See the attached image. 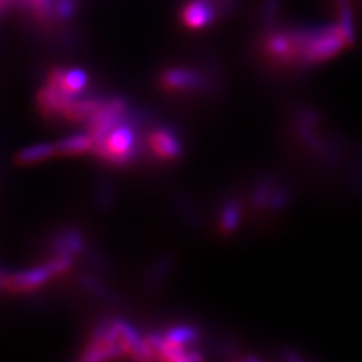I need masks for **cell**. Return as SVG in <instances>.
<instances>
[{"label":"cell","mask_w":362,"mask_h":362,"mask_svg":"<svg viewBox=\"0 0 362 362\" xmlns=\"http://www.w3.org/2000/svg\"><path fill=\"white\" fill-rule=\"evenodd\" d=\"M74 98L76 97L68 95L62 93V90L47 85L44 86L38 94V109L45 118L56 119L59 117H64L65 109L70 106Z\"/></svg>","instance_id":"obj_7"},{"label":"cell","mask_w":362,"mask_h":362,"mask_svg":"<svg viewBox=\"0 0 362 362\" xmlns=\"http://www.w3.org/2000/svg\"><path fill=\"white\" fill-rule=\"evenodd\" d=\"M181 23L189 29H202L218 20V9L213 0H187L181 8Z\"/></svg>","instance_id":"obj_3"},{"label":"cell","mask_w":362,"mask_h":362,"mask_svg":"<svg viewBox=\"0 0 362 362\" xmlns=\"http://www.w3.org/2000/svg\"><path fill=\"white\" fill-rule=\"evenodd\" d=\"M93 153L109 165L126 166L138 153L136 148V132L130 122L119 121L103 141L94 145Z\"/></svg>","instance_id":"obj_1"},{"label":"cell","mask_w":362,"mask_h":362,"mask_svg":"<svg viewBox=\"0 0 362 362\" xmlns=\"http://www.w3.org/2000/svg\"><path fill=\"white\" fill-rule=\"evenodd\" d=\"M240 223V206L234 201L225 204L221 213V230L223 233H233Z\"/></svg>","instance_id":"obj_13"},{"label":"cell","mask_w":362,"mask_h":362,"mask_svg":"<svg viewBox=\"0 0 362 362\" xmlns=\"http://www.w3.org/2000/svg\"><path fill=\"white\" fill-rule=\"evenodd\" d=\"M160 85L168 89L180 93V90H195L202 85V77L186 68H169L160 76Z\"/></svg>","instance_id":"obj_8"},{"label":"cell","mask_w":362,"mask_h":362,"mask_svg":"<svg viewBox=\"0 0 362 362\" xmlns=\"http://www.w3.org/2000/svg\"><path fill=\"white\" fill-rule=\"evenodd\" d=\"M25 4L42 21H47L54 13V5H52V0H25Z\"/></svg>","instance_id":"obj_14"},{"label":"cell","mask_w":362,"mask_h":362,"mask_svg":"<svg viewBox=\"0 0 362 362\" xmlns=\"http://www.w3.org/2000/svg\"><path fill=\"white\" fill-rule=\"evenodd\" d=\"M9 2H11V0H0V11H2L4 8H6Z\"/></svg>","instance_id":"obj_18"},{"label":"cell","mask_w":362,"mask_h":362,"mask_svg":"<svg viewBox=\"0 0 362 362\" xmlns=\"http://www.w3.org/2000/svg\"><path fill=\"white\" fill-rule=\"evenodd\" d=\"M166 343L177 346V347H186L194 344L198 338V332L194 326H174L162 335Z\"/></svg>","instance_id":"obj_12"},{"label":"cell","mask_w":362,"mask_h":362,"mask_svg":"<svg viewBox=\"0 0 362 362\" xmlns=\"http://www.w3.org/2000/svg\"><path fill=\"white\" fill-rule=\"evenodd\" d=\"M54 156H58L54 144H40L20 151L16 157V162L18 165H32V163H40L42 160H47V158Z\"/></svg>","instance_id":"obj_11"},{"label":"cell","mask_w":362,"mask_h":362,"mask_svg":"<svg viewBox=\"0 0 362 362\" xmlns=\"http://www.w3.org/2000/svg\"><path fill=\"white\" fill-rule=\"evenodd\" d=\"M151 153L160 160H173L181 154V142L178 136L166 127H158L148 136Z\"/></svg>","instance_id":"obj_6"},{"label":"cell","mask_w":362,"mask_h":362,"mask_svg":"<svg viewBox=\"0 0 362 362\" xmlns=\"http://www.w3.org/2000/svg\"><path fill=\"white\" fill-rule=\"evenodd\" d=\"M52 278H54V274L52 272L50 264L47 262L42 266L0 278V286L8 291L23 293V291H32L42 287L45 282H49Z\"/></svg>","instance_id":"obj_2"},{"label":"cell","mask_w":362,"mask_h":362,"mask_svg":"<svg viewBox=\"0 0 362 362\" xmlns=\"http://www.w3.org/2000/svg\"><path fill=\"white\" fill-rule=\"evenodd\" d=\"M76 9V0H56L54 14L61 20L71 18Z\"/></svg>","instance_id":"obj_16"},{"label":"cell","mask_w":362,"mask_h":362,"mask_svg":"<svg viewBox=\"0 0 362 362\" xmlns=\"http://www.w3.org/2000/svg\"><path fill=\"white\" fill-rule=\"evenodd\" d=\"M279 8H281L279 0H266L262 9V18H263L264 26L272 28L275 25L279 16Z\"/></svg>","instance_id":"obj_15"},{"label":"cell","mask_w":362,"mask_h":362,"mask_svg":"<svg viewBox=\"0 0 362 362\" xmlns=\"http://www.w3.org/2000/svg\"><path fill=\"white\" fill-rule=\"evenodd\" d=\"M122 356L121 350L113 341V338L107 329V323L100 325L97 327L95 334L90 338L85 352L82 355L83 361H106V359H115Z\"/></svg>","instance_id":"obj_4"},{"label":"cell","mask_w":362,"mask_h":362,"mask_svg":"<svg viewBox=\"0 0 362 362\" xmlns=\"http://www.w3.org/2000/svg\"><path fill=\"white\" fill-rule=\"evenodd\" d=\"M103 105V101L95 97H83V98H74L70 106L65 109L64 118L71 122H81L89 121L95 115V112Z\"/></svg>","instance_id":"obj_9"},{"label":"cell","mask_w":362,"mask_h":362,"mask_svg":"<svg viewBox=\"0 0 362 362\" xmlns=\"http://www.w3.org/2000/svg\"><path fill=\"white\" fill-rule=\"evenodd\" d=\"M54 145L58 156H82L85 153H93L95 144L93 136L89 133H83L68 136V138L59 141Z\"/></svg>","instance_id":"obj_10"},{"label":"cell","mask_w":362,"mask_h":362,"mask_svg":"<svg viewBox=\"0 0 362 362\" xmlns=\"http://www.w3.org/2000/svg\"><path fill=\"white\" fill-rule=\"evenodd\" d=\"M337 6H344V5H350V0H334Z\"/></svg>","instance_id":"obj_17"},{"label":"cell","mask_w":362,"mask_h":362,"mask_svg":"<svg viewBox=\"0 0 362 362\" xmlns=\"http://www.w3.org/2000/svg\"><path fill=\"white\" fill-rule=\"evenodd\" d=\"M88 83V76L83 70L71 68V70H64V68H53L47 77V85L62 90V93L77 97L82 93Z\"/></svg>","instance_id":"obj_5"}]
</instances>
